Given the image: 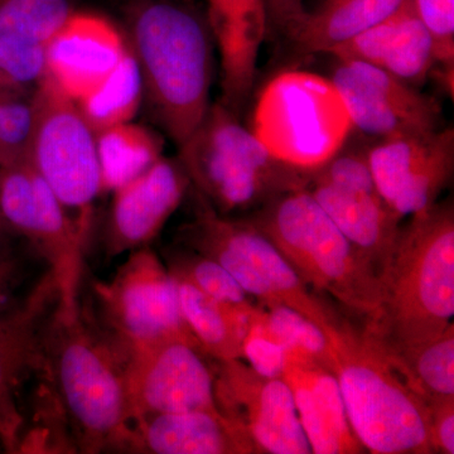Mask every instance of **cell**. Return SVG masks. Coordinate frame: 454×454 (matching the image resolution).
I'll return each instance as SVG.
<instances>
[{
	"instance_id": "6da1fadb",
	"label": "cell",
	"mask_w": 454,
	"mask_h": 454,
	"mask_svg": "<svg viewBox=\"0 0 454 454\" xmlns=\"http://www.w3.org/2000/svg\"><path fill=\"white\" fill-rule=\"evenodd\" d=\"M46 379L73 432L76 452L133 448L125 356L80 301L57 303L46 334Z\"/></svg>"
},
{
	"instance_id": "7a4b0ae2",
	"label": "cell",
	"mask_w": 454,
	"mask_h": 454,
	"mask_svg": "<svg viewBox=\"0 0 454 454\" xmlns=\"http://www.w3.org/2000/svg\"><path fill=\"white\" fill-rule=\"evenodd\" d=\"M128 43L152 118L181 145L211 106L215 42L207 20L191 3L148 0L131 13Z\"/></svg>"
},
{
	"instance_id": "3957f363",
	"label": "cell",
	"mask_w": 454,
	"mask_h": 454,
	"mask_svg": "<svg viewBox=\"0 0 454 454\" xmlns=\"http://www.w3.org/2000/svg\"><path fill=\"white\" fill-rule=\"evenodd\" d=\"M379 278L380 304L372 321L363 328L382 348L418 345L453 325L452 202H435L411 215Z\"/></svg>"
},
{
	"instance_id": "277c9868",
	"label": "cell",
	"mask_w": 454,
	"mask_h": 454,
	"mask_svg": "<svg viewBox=\"0 0 454 454\" xmlns=\"http://www.w3.org/2000/svg\"><path fill=\"white\" fill-rule=\"evenodd\" d=\"M325 333L349 426L364 448L375 454L437 453L428 402L397 372L380 343L342 318Z\"/></svg>"
},
{
	"instance_id": "5b68a950",
	"label": "cell",
	"mask_w": 454,
	"mask_h": 454,
	"mask_svg": "<svg viewBox=\"0 0 454 454\" xmlns=\"http://www.w3.org/2000/svg\"><path fill=\"white\" fill-rule=\"evenodd\" d=\"M247 220L276 245L310 289L330 295L364 325L372 321L380 304L378 270L306 187L274 197Z\"/></svg>"
},
{
	"instance_id": "8992f818",
	"label": "cell",
	"mask_w": 454,
	"mask_h": 454,
	"mask_svg": "<svg viewBox=\"0 0 454 454\" xmlns=\"http://www.w3.org/2000/svg\"><path fill=\"white\" fill-rule=\"evenodd\" d=\"M178 151L191 186L226 216L258 210L274 197L306 187L309 181L310 173L271 153L221 101L211 104Z\"/></svg>"
},
{
	"instance_id": "52a82bcc",
	"label": "cell",
	"mask_w": 454,
	"mask_h": 454,
	"mask_svg": "<svg viewBox=\"0 0 454 454\" xmlns=\"http://www.w3.org/2000/svg\"><path fill=\"white\" fill-rule=\"evenodd\" d=\"M199 197L195 219L179 234L186 249L219 262L247 295L258 298L264 307H291L324 331L339 321L340 316L317 297L276 245L250 221L220 214Z\"/></svg>"
},
{
	"instance_id": "ba28073f",
	"label": "cell",
	"mask_w": 454,
	"mask_h": 454,
	"mask_svg": "<svg viewBox=\"0 0 454 454\" xmlns=\"http://www.w3.org/2000/svg\"><path fill=\"white\" fill-rule=\"evenodd\" d=\"M94 291L92 316L125 357L166 340L200 345L182 316L176 280L149 245L129 253L113 279Z\"/></svg>"
},
{
	"instance_id": "9c48e42d",
	"label": "cell",
	"mask_w": 454,
	"mask_h": 454,
	"mask_svg": "<svg viewBox=\"0 0 454 454\" xmlns=\"http://www.w3.org/2000/svg\"><path fill=\"white\" fill-rule=\"evenodd\" d=\"M33 128L27 160L53 191L65 210L88 212L101 191L97 136L76 101L43 76L32 98Z\"/></svg>"
},
{
	"instance_id": "30bf717a",
	"label": "cell",
	"mask_w": 454,
	"mask_h": 454,
	"mask_svg": "<svg viewBox=\"0 0 454 454\" xmlns=\"http://www.w3.org/2000/svg\"><path fill=\"white\" fill-rule=\"evenodd\" d=\"M0 206L14 234L46 262L59 286V303L79 301L83 232L28 160L0 168Z\"/></svg>"
},
{
	"instance_id": "8fae6325",
	"label": "cell",
	"mask_w": 454,
	"mask_h": 454,
	"mask_svg": "<svg viewBox=\"0 0 454 454\" xmlns=\"http://www.w3.org/2000/svg\"><path fill=\"white\" fill-rule=\"evenodd\" d=\"M201 346L172 340L125 357V387L133 424L151 415L221 413L215 396V370ZM223 414V413H221Z\"/></svg>"
},
{
	"instance_id": "7c38bea8",
	"label": "cell",
	"mask_w": 454,
	"mask_h": 454,
	"mask_svg": "<svg viewBox=\"0 0 454 454\" xmlns=\"http://www.w3.org/2000/svg\"><path fill=\"white\" fill-rule=\"evenodd\" d=\"M330 82L348 121L370 138H397L443 128L437 98L365 62L334 59Z\"/></svg>"
},
{
	"instance_id": "4fadbf2b",
	"label": "cell",
	"mask_w": 454,
	"mask_h": 454,
	"mask_svg": "<svg viewBox=\"0 0 454 454\" xmlns=\"http://www.w3.org/2000/svg\"><path fill=\"white\" fill-rule=\"evenodd\" d=\"M215 396L221 413L241 430L256 453H312L283 379L265 378L241 358L217 361Z\"/></svg>"
},
{
	"instance_id": "5bb4252c",
	"label": "cell",
	"mask_w": 454,
	"mask_h": 454,
	"mask_svg": "<svg viewBox=\"0 0 454 454\" xmlns=\"http://www.w3.org/2000/svg\"><path fill=\"white\" fill-rule=\"evenodd\" d=\"M59 300V286L46 269L25 300L0 313V444L9 453L22 450L23 385L37 373L46 378L47 327Z\"/></svg>"
},
{
	"instance_id": "9a60e30c",
	"label": "cell",
	"mask_w": 454,
	"mask_h": 454,
	"mask_svg": "<svg viewBox=\"0 0 454 454\" xmlns=\"http://www.w3.org/2000/svg\"><path fill=\"white\" fill-rule=\"evenodd\" d=\"M367 157L379 193L403 220L438 202L452 179L454 129L376 140Z\"/></svg>"
},
{
	"instance_id": "2e32d148",
	"label": "cell",
	"mask_w": 454,
	"mask_h": 454,
	"mask_svg": "<svg viewBox=\"0 0 454 454\" xmlns=\"http://www.w3.org/2000/svg\"><path fill=\"white\" fill-rule=\"evenodd\" d=\"M190 187V178L178 158L163 155L138 177L114 191L104 234L106 258L148 247Z\"/></svg>"
},
{
	"instance_id": "e0dca14e",
	"label": "cell",
	"mask_w": 454,
	"mask_h": 454,
	"mask_svg": "<svg viewBox=\"0 0 454 454\" xmlns=\"http://www.w3.org/2000/svg\"><path fill=\"white\" fill-rule=\"evenodd\" d=\"M127 51L124 37L106 18L71 13L44 44V76L77 103L103 85Z\"/></svg>"
},
{
	"instance_id": "ac0fdd59",
	"label": "cell",
	"mask_w": 454,
	"mask_h": 454,
	"mask_svg": "<svg viewBox=\"0 0 454 454\" xmlns=\"http://www.w3.org/2000/svg\"><path fill=\"white\" fill-rule=\"evenodd\" d=\"M282 379L292 391L310 450L316 454L363 453L349 426L339 381L330 367L295 349H286Z\"/></svg>"
},
{
	"instance_id": "d6986e66",
	"label": "cell",
	"mask_w": 454,
	"mask_h": 454,
	"mask_svg": "<svg viewBox=\"0 0 454 454\" xmlns=\"http://www.w3.org/2000/svg\"><path fill=\"white\" fill-rule=\"evenodd\" d=\"M207 23L220 56L221 103L240 116L252 97L262 44L268 38L265 0H207Z\"/></svg>"
},
{
	"instance_id": "ffe728a7",
	"label": "cell",
	"mask_w": 454,
	"mask_h": 454,
	"mask_svg": "<svg viewBox=\"0 0 454 454\" xmlns=\"http://www.w3.org/2000/svg\"><path fill=\"white\" fill-rule=\"evenodd\" d=\"M328 55L365 62L422 89L434 73V41L413 0Z\"/></svg>"
},
{
	"instance_id": "44dd1931",
	"label": "cell",
	"mask_w": 454,
	"mask_h": 454,
	"mask_svg": "<svg viewBox=\"0 0 454 454\" xmlns=\"http://www.w3.org/2000/svg\"><path fill=\"white\" fill-rule=\"evenodd\" d=\"M306 188L340 231L365 254L380 274L399 239L402 219L390 210L375 184L345 186L309 176Z\"/></svg>"
},
{
	"instance_id": "7402d4cb",
	"label": "cell",
	"mask_w": 454,
	"mask_h": 454,
	"mask_svg": "<svg viewBox=\"0 0 454 454\" xmlns=\"http://www.w3.org/2000/svg\"><path fill=\"white\" fill-rule=\"evenodd\" d=\"M411 0H310L283 33L294 61L328 53L390 17Z\"/></svg>"
},
{
	"instance_id": "603a6c76",
	"label": "cell",
	"mask_w": 454,
	"mask_h": 454,
	"mask_svg": "<svg viewBox=\"0 0 454 454\" xmlns=\"http://www.w3.org/2000/svg\"><path fill=\"white\" fill-rule=\"evenodd\" d=\"M154 454L256 453L241 430L221 413L151 415L133 424V450Z\"/></svg>"
},
{
	"instance_id": "cb8c5ba5",
	"label": "cell",
	"mask_w": 454,
	"mask_h": 454,
	"mask_svg": "<svg viewBox=\"0 0 454 454\" xmlns=\"http://www.w3.org/2000/svg\"><path fill=\"white\" fill-rule=\"evenodd\" d=\"M173 277V276H172ZM182 316L203 351L216 361L243 360V340L256 307L223 303L195 286L173 277Z\"/></svg>"
},
{
	"instance_id": "d4e9b609",
	"label": "cell",
	"mask_w": 454,
	"mask_h": 454,
	"mask_svg": "<svg viewBox=\"0 0 454 454\" xmlns=\"http://www.w3.org/2000/svg\"><path fill=\"white\" fill-rule=\"evenodd\" d=\"M95 136L101 191L114 192L163 157L162 138L131 121L106 128Z\"/></svg>"
},
{
	"instance_id": "484cf974",
	"label": "cell",
	"mask_w": 454,
	"mask_h": 454,
	"mask_svg": "<svg viewBox=\"0 0 454 454\" xmlns=\"http://www.w3.org/2000/svg\"><path fill=\"white\" fill-rule=\"evenodd\" d=\"M381 348L406 382L427 402L454 396L453 325L426 342L400 349Z\"/></svg>"
},
{
	"instance_id": "4316f807",
	"label": "cell",
	"mask_w": 454,
	"mask_h": 454,
	"mask_svg": "<svg viewBox=\"0 0 454 454\" xmlns=\"http://www.w3.org/2000/svg\"><path fill=\"white\" fill-rule=\"evenodd\" d=\"M145 98L138 61L129 46L115 70L100 88L77 101L83 119L95 134L98 131L131 121Z\"/></svg>"
},
{
	"instance_id": "83f0119b",
	"label": "cell",
	"mask_w": 454,
	"mask_h": 454,
	"mask_svg": "<svg viewBox=\"0 0 454 454\" xmlns=\"http://www.w3.org/2000/svg\"><path fill=\"white\" fill-rule=\"evenodd\" d=\"M71 13L68 0H0V35L44 46Z\"/></svg>"
},
{
	"instance_id": "f1b7e54d",
	"label": "cell",
	"mask_w": 454,
	"mask_h": 454,
	"mask_svg": "<svg viewBox=\"0 0 454 454\" xmlns=\"http://www.w3.org/2000/svg\"><path fill=\"white\" fill-rule=\"evenodd\" d=\"M166 260L167 268L173 277L187 280L208 297L232 306L249 303L247 293L214 259L184 247V250L167 254Z\"/></svg>"
},
{
	"instance_id": "f546056e",
	"label": "cell",
	"mask_w": 454,
	"mask_h": 454,
	"mask_svg": "<svg viewBox=\"0 0 454 454\" xmlns=\"http://www.w3.org/2000/svg\"><path fill=\"white\" fill-rule=\"evenodd\" d=\"M265 325L286 349H295L330 367V343L325 331L298 310L284 304L265 307Z\"/></svg>"
},
{
	"instance_id": "4dcf8cb0",
	"label": "cell",
	"mask_w": 454,
	"mask_h": 454,
	"mask_svg": "<svg viewBox=\"0 0 454 454\" xmlns=\"http://www.w3.org/2000/svg\"><path fill=\"white\" fill-rule=\"evenodd\" d=\"M46 74L44 46L0 35V91L20 92Z\"/></svg>"
},
{
	"instance_id": "1f68e13d",
	"label": "cell",
	"mask_w": 454,
	"mask_h": 454,
	"mask_svg": "<svg viewBox=\"0 0 454 454\" xmlns=\"http://www.w3.org/2000/svg\"><path fill=\"white\" fill-rule=\"evenodd\" d=\"M33 128L31 100L20 92L0 91V168L25 160Z\"/></svg>"
},
{
	"instance_id": "d6a6232c",
	"label": "cell",
	"mask_w": 454,
	"mask_h": 454,
	"mask_svg": "<svg viewBox=\"0 0 454 454\" xmlns=\"http://www.w3.org/2000/svg\"><path fill=\"white\" fill-rule=\"evenodd\" d=\"M417 13L434 41L439 83L453 92L454 73V0H413ZM433 73V74H434Z\"/></svg>"
},
{
	"instance_id": "836d02e7",
	"label": "cell",
	"mask_w": 454,
	"mask_h": 454,
	"mask_svg": "<svg viewBox=\"0 0 454 454\" xmlns=\"http://www.w3.org/2000/svg\"><path fill=\"white\" fill-rule=\"evenodd\" d=\"M241 348L247 365L260 375L282 379L286 348L265 325L264 309L256 307Z\"/></svg>"
},
{
	"instance_id": "e575fe53",
	"label": "cell",
	"mask_w": 454,
	"mask_h": 454,
	"mask_svg": "<svg viewBox=\"0 0 454 454\" xmlns=\"http://www.w3.org/2000/svg\"><path fill=\"white\" fill-rule=\"evenodd\" d=\"M25 265L16 252H0V313L14 309L28 292L22 293Z\"/></svg>"
},
{
	"instance_id": "d590c367",
	"label": "cell",
	"mask_w": 454,
	"mask_h": 454,
	"mask_svg": "<svg viewBox=\"0 0 454 454\" xmlns=\"http://www.w3.org/2000/svg\"><path fill=\"white\" fill-rule=\"evenodd\" d=\"M430 430L435 452L454 453V396L430 400Z\"/></svg>"
},
{
	"instance_id": "8d00e7d4",
	"label": "cell",
	"mask_w": 454,
	"mask_h": 454,
	"mask_svg": "<svg viewBox=\"0 0 454 454\" xmlns=\"http://www.w3.org/2000/svg\"><path fill=\"white\" fill-rule=\"evenodd\" d=\"M304 0H265L268 35H279L303 13Z\"/></svg>"
},
{
	"instance_id": "74e56055",
	"label": "cell",
	"mask_w": 454,
	"mask_h": 454,
	"mask_svg": "<svg viewBox=\"0 0 454 454\" xmlns=\"http://www.w3.org/2000/svg\"><path fill=\"white\" fill-rule=\"evenodd\" d=\"M13 230L9 227L7 221L3 215L2 206H0V252H14Z\"/></svg>"
},
{
	"instance_id": "f35d334b",
	"label": "cell",
	"mask_w": 454,
	"mask_h": 454,
	"mask_svg": "<svg viewBox=\"0 0 454 454\" xmlns=\"http://www.w3.org/2000/svg\"><path fill=\"white\" fill-rule=\"evenodd\" d=\"M178 2L192 3V0H178Z\"/></svg>"
}]
</instances>
